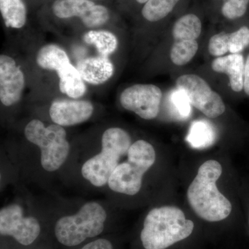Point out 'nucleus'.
Returning a JSON list of instances; mask_svg holds the SVG:
<instances>
[{
	"label": "nucleus",
	"instance_id": "27",
	"mask_svg": "<svg viewBox=\"0 0 249 249\" xmlns=\"http://www.w3.org/2000/svg\"><path fill=\"white\" fill-rule=\"evenodd\" d=\"M173 101L178 113L181 116L183 117L189 116L191 113V103L182 91L178 90V91L174 93Z\"/></svg>",
	"mask_w": 249,
	"mask_h": 249
},
{
	"label": "nucleus",
	"instance_id": "5",
	"mask_svg": "<svg viewBox=\"0 0 249 249\" xmlns=\"http://www.w3.org/2000/svg\"><path fill=\"white\" fill-rule=\"evenodd\" d=\"M49 243L45 211L35 199L18 195L1 206L0 249H37Z\"/></svg>",
	"mask_w": 249,
	"mask_h": 249
},
{
	"label": "nucleus",
	"instance_id": "1",
	"mask_svg": "<svg viewBox=\"0 0 249 249\" xmlns=\"http://www.w3.org/2000/svg\"><path fill=\"white\" fill-rule=\"evenodd\" d=\"M43 209L49 240L55 249H75L100 236L118 232L119 209L107 199H58Z\"/></svg>",
	"mask_w": 249,
	"mask_h": 249
},
{
	"label": "nucleus",
	"instance_id": "4",
	"mask_svg": "<svg viewBox=\"0 0 249 249\" xmlns=\"http://www.w3.org/2000/svg\"><path fill=\"white\" fill-rule=\"evenodd\" d=\"M158 160L151 142L142 139L132 142L109 178L104 193L107 200L119 209L138 206Z\"/></svg>",
	"mask_w": 249,
	"mask_h": 249
},
{
	"label": "nucleus",
	"instance_id": "6",
	"mask_svg": "<svg viewBox=\"0 0 249 249\" xmlns=\"http://www.w3.org/2000/svg\"><path fill=\"white\" fill-rule=\"evenodd\" d=\"M196 230L194 220L175 205H154L141 218L130 249H175Z\"/></svg>",
	"mask_w": 249,
	"mask_h": 249
},
{
	"label": "nucleus",
	"instance_id": "29",
	"mask_svg": "<svg viewBox=\"0 0 249 249\" xmlns=\"http://www.w3.org/2000/svg\"><path fill=\"white\" fill-rule=\"evenodd\" d=\"M244 89H245V93L249 96V55L245 63Z\"/></svg>",
	"mask_w": 249,
	"mask_h": 249
},
{
	"label": "nucleus",
	"instance_id": "18",
	"mask_svg": "<svg viewBox=\"0 0 249 249\" xmlns=\"http://www.w3.org/2000/svg\"><path fill=\"white\" fill-rule=\"evenodd\" d=\"M202 29L201 19L196 14H188L181 16L175 22L173 28L175 40H196Z\"/></svg>",
	"mask_w": 249,
	"mask_h": 249
},
{
	"label": "nucleus",
	"instance_id": "8",
	"mask_svg": "<svg viewBox=\"0 0 249 249\" xmlns=\"http://www.w3.org/2000/svg\"><path fill=\"white\" fill-rule=\"evenodd\" d=\"M178 90L182 91L191 105L209 119H216L226 111L222 97L200 76L186 74L176 81Z\"/></svg>",
	"mask_w": 249,
	"mask_h": 249
},
{
	"label": "nucleus",
	"instance_id": "11",
	"mask_svg": "<svg viewBox=\"0 0 249 249\" xmlns=\"http://www.w3.org/2000/svg\"><path fill=\"white\" fill-rule=\"evenodd\" d=\"M24 76L12 58L0 56V100L5 106H13L20 100L24 90Z\"/></svg>",
	"mask_w": 249,
	"mask_h": 249
},
{
	"label": "nucleus",
	"instance_id": "30",
	"mask_svg": "<svg viewBox=\"0 0 249 249\" xmlns=\"http://www.w3.org/2000/svg\"><path fill=\"white\" fill-rule=\"evenodd\" d=\"M37 249H55V247L51 243L47 244V245L42 246L40 248Z\"/></svg>",
	"mask_w": 249,
	"mask_h": 249
},
{
	"label": "nucleus",
	"instance_id": "25",
	"mask_svg": "<svg viewBox=\"0 0 249 249\" xmlns=\"http://www.w3.org/2000/svg\"><path fill=\"white\" fill-rule=\"evenodd\" d=\"M249 45V29L242 27L229 34V51L231 53H239Z\"/></svg>",
	"mask_w": 249,
	"mask_h": 249
},
{
	"label": "nucleus",
	"instance_id": "15",
	"mask_svg": "<svg viewBox=\"0 0 249 249\" xmlns=\"http://www.w3.org/2000/svg\"><path fill=\"white\" fill-rule=\"evenodd\" d=\"M59 88L60 91L66 93L72 98H78L83 96L86 91V87L80 72L71 63L64 67L58 72Z\"/></svg>",
	"mask_w": 249,
	"mask_h": 249
},
{
	"label": "nucleus",
	"instance_id": "7",
	"mask_svg": "<svg viewBox=\"0 0 249 249\" xmlns=\"http://www.w3.org/2000/svg\"><path fill=\"white\" fill-rule=\"evenodd\" d=\"M224 168L220 161L209 159L203 162L188 185L186 200L193 213L200 220L217 224L228 220L235 211V205L218 186Z\"/></svg>",
	"mask_w": 249,
	"mask_h": 249
},
{
	"label": "nucleus",
	"instance_id": "19",
	"mask_svg": "<svg viewBox=\"0 0 249 249\" xmlns=\"http://www.w3.org/2000/svg\"><path fill=\"white\" fill-rule=\"evenodd\" d=\"M83 38L86 43L94 45L102 56L108 57L117 48V38L109 31H90L85 34Z\"/></svg>",
	"mask_w": 249,
	"mask_h": 249
},
{
	"label": "nucleus",
	"instance_id": "22",
	"mask_svg": "<svg viewBox=\"0 0 249 249\" xmlns=\"http://www.w3.org/2000/svg\"><path fill=\"white\" fill-rule=\"evenodd\" d=\"M75 249H124L122 237L114 232L100 236Z\"/></svg>",
	"mask_w": 249,
	"mask_h": 249
},
{
	"label": "nucleus",
	"instance_id": "20",
	"mask_svg": "<svg viewBox=\"0 0 249 249\" xmlns=\"http://www.w3.org/2000/svg\"><path fill=\"white\" fill-rule=\"evenodd\" d=\"M180 0H148L142 7V17L149 22H158L173 11Z\"/></svg>",
	"mask_w": 249,
	"mask_h": 249
},
{
	"label": "nucleus",
	"instance_id": "24",
	"mask_svg": "<svg viewBox=\"0 0 249 249\" xmlns=\"http://www.w3.org/2000/svg\"><path fill=\"white\" fill-rule=\"evenodd\" d=\"M222 14L229 19H238L246 14L249 0H223Z\"/></svg>",
	"mask_w": 249,
	"mask_h": 249
},
{
	"label": "nucleus",
	"instance_id": "12",
	"mask_svg": "<svg viewBox=\"0 0 249 249\" xmlns=\"http://www.w3.org/2000/svg\"><path fill=\"white\" fill-rule=\"evenodd\" d=\"M92 103L78 100H58L51 105L49 114L53 124L62 127L76 125L89 120L93 115Z\"/></svg>",
	"mask_w": 249,
	"mask_h": 249
},
{
	"label": "nucleus",
	"instance_id": "21",
	"mask_svg": "<svg viewBox=\"0 0 249 249\" xmlns=\"http://www.w3.org/2000/svg\"><path fill=\"white\" fill-rule=\"evenodd\" d=\"M197 50L196 40H175L170 51V58L175 65L183 66L194 58Z\"/></svg>",
	"mask_w": 249,
	"mask_h": 249
},
{
	"label": "nucleus",
	"instance_id": "2",
	"mask_svg": "<svg viewBox=\"0 0 249 249\" xmlns=\"http://www.w3.org/2000/svg\"><path fill=\"white\" fill-rule=\"evenodd\" d=\"M24 136L30 150L8 155L18 179L21 178L44 188L51 180L60 179L72 150L64 127L32 119L24 127Z\"/></svg>",
	"mask_w": 249,
	"mask_h": 249
},
{
	"label": "nucleus",
	"instance_id": "9",
	"mask_svg": "<svg viewBox=\"0 0 249 249\" xmlns=\"http://www.w3.org/2000/svg\"><path fill=\"white\" fill-rule=\"evenodd\" d=\"M162 91L151 84H137L121 93L120 103L124 109L132 111L144 120H153L160 111Z\"/></svg>",
	"mask_w": 249,
	"mask_h": 249
},
{
	"label": "nucleus",
	"instance_id": "26",
	"mask_svg": "<svg viewBox=\"0 0 249 249\" xmlns=\"http://www.w3.org/2000/svg\"><path fill=\"white\" fill-rule=\"evenodd\" d=\"M229 34L220 33L215 34L210 39L209 52L211 55L222 57L229 51Z\"/></svg>",
	"mask_w": 249,
	"mask_h": 249
},
{
	"label": "nucleus",
	"instance_id": "3",
	"mask_svg": "<svg viewBox=\"0 0 249 249\" xmlns=\"http://www.w3.org/2000/svg\"><path fill=\"white\" fill-rule=\"evenodd\" d=\"M132 142L125 129L108 127L103 131L96 148L78 152L71 150L60 180L68 185H77L104 194L111 175L127 157Z\"/></svg>",
	"mask_w": 249,
	"mask_h": 249
},
{
	"label": "nucleus",
	"instance_id": "23",
	"mask_svg": "<svg viewBox=\"0 0 249 249\" xmlns=\"http://www.w3.org/2000/svg\"><path fill=\"white\" fill-rule=\"evenodd\" d=\"M213 137V134L208 124L198 121L192 126L188 139L194 146L201 147L212 142Z\"/></svg>",
	"mask_w": 249,
	"mask_h": 249
},
{
	"label": "nucleus",
	"instance_id": "16",
	"mask_svg": "<svg viewBox=\"0 0 249 249\" xmlns=\"http://www.w3.org/2000/svg\"><path fill=\"white\" fill-rule=\"evenodd\" d=\"M36 60L42 68L56 72L70 63L66 52L55 45L44 46L37 53Z\"/></svg>",
	"mask_w": 249,
	"mask_h": 249
},
{
	"label": "nucleus",
	"instance_id": "28",
	"mask_svg": "<svg viewBox=\"0 0 249 249\" xmlns=\"http://www.w3.org/2000/svg\"><path fill=\"white\" fill-rule=\"evenodd\" d=\"M240 194L245 206L247 228L249 232V183L245 182L240 188Z\"/></svg>",
	"mask_w": 249,
	"mask_h": 249
},
{
	"label": "nucleus",
	"instance_id": "14",
	"mask_svg": "<svg viewBox=\"0 0 249 249\" xmlns=\"http://www.w3.org/2000/svg\"><path fill=\"white\" fill-rule=\"evenodd\" d=\"M83 79L92 85L104 83L112 76L114 66L107 57L99 55L80 60L77 65Z\"/></svg>",
	"mask_w": 249,
	"mask_h": 249
},
{
	"label": "nucleus",
	"instance_id": "31",
	"mask_svg": "<svg viewBox=\"0 0 249 249\" xmlns=\"http://www.w3.org/2000/svg\"><path fill=\"white\" fill-rule=\"evenodd\" d=\"M139 4H145L148 0H136Z\"/></svg>",
	"mask_w": 249,
	"mask_h": 249
},
{
	"label": "nucleus",
	"instance_id": "10",
	"mask_svg": "<svg viewBox=\"0 0 249 249\" xmlns=\"http://www.w3.org/2000/svg\"><path fill=\"white\" fill-rule=\"evenodd\" d=\"M52 11L58 18L77 17L88 28L102 26L109 20V10L90 0H55Z\"/></svg>",
	"mask_w": 249,
	"mask_h": 249
},
{
	"label": "nucleus",
	"instance_id": "17",
	"mask_svg": "<svg viewBox=\"0 0 249 249\" xmlns=\"http://www.w3.org/2000/svg\"><path fill=\"white\" fill-rule=\"evenodd\" d=\"M0 11L6 27L20 29L27 22V9L22 0H0Z\"/></svg>",
	"mask_w": 249,
	"mask_h": 249
},
{
	"label": "nucleus",
	"instance_id": "13",
	"mask_svg": "<svg viewBox=\"0 0 249 249\" xmlns=\"http://www.w3.org/2000/svg\"><path fill=\"white\" fill-rule=\"evenodd\" d=\"M213 70L217 73H226L230 81L231 89L240 92L244 89L245 60L240 53H231L226 56L217 57L212 62Z\"/></svg>",
	"mask_w": 249,
	"mask_h": 249
}]
</instances>
